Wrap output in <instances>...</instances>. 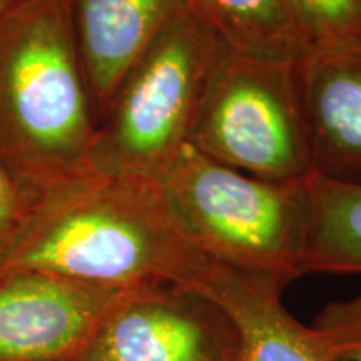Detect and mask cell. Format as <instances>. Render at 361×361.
I'll return each instance as SVG.
<instances>
[{
	"mask_svg": "<svg viewBox=\"0 0 361 361\" xmlns=\"http://www.w3.org/2000/svg\"><path fill=\"white\" fill-rule=\"evenodd\" d=\"M209 259L152 179L84 169L40 192L0 263L106 288H194Z\"/></svg>",
	"mask_w": 361,
	"mask_h": 361,
	"instance_id": "6da1fadb",
	"label": "cell"
},
{
	"mask_svg": "<svg viewBox=\"0 0 361 361\" xmlns=\"http://www.w3.org/2000/svg\"><path fill=\"white\" fill-rule=\"evenodd\" d=\"M97 116L69 0H39L0 24V161L37 197L89 169Z\"/></svg>",
	"mask_w": 361,
	"mask_h": 361,
	"instance_id": "7a4b0ae2",
	"label": "cell"
},
{
	"mask_svg": "<svg viewBox=\"0 0 361 361\" xmlns=\"http://www.w3.org/2000/svg\"><path fill=\"white\" fill-rule=\"evenodd\" d=\"M229 49L184 11L157 35L117 87L97 124L87 168L156 180L191 141Z\"/></svg>",
	"mask_w": 361,
	"mask_h": 361,
	"instance_id": "3957f363",
	"label": "cell"
},
{
	"mask_svg": "<svg viewBox=\"0 0 361 361\" xmlns=\"http://www.w3.org/2000/svg\"><path fill=\"white\" fill-rule=\"evenodd\" d=\"M156 183L176 219L209 259L284 284L306 274V180L283 184L255 178L188 144Z\"/></svg>",
	"mask_w": 361,
	"mask_h": 361,
	"instance_id": "277c9868",
	"label": "cell"
},
{
	"mask_svg": "<svg viewBox=\"0 0 361 361\" xmlns=\"http://www.w3.org/2000/svg\"><path fill=\"white\" fill-rule=\"evenodd\" d=\"M189 144L255 178L305 183L316 168L295 64L229 51Z\"/></svg>",
	"mask_w": 361,
	"mask_h": 361,
	"instance_id": "5b68a950",
	"label": "cell"
},
{
	"mask_svg": "<svg viewBox=\"0 0 361 361\" xmlns=\"http://www.w3.org/2000/svg\"><path fill=\"white\" fill-rule=\"evenodd\" d=\"M69 361H243L238 329L214 301L179 284L128 288Z\"/></svg>",
	"mask_w": 361,
	"mask_h": 361,
	"instance_id": "8992f818",
	"label": "cell"
},
{
	"mask_svg": "<svg viewBox=\"0 0 361 361\" xmlns=\"http://www.w3.org/2000/svg\"><path fill=\"white\" fill-rule=\"evenodd\" d=\"M123 291L39 271L2 273L0 361H69Z\"/></svg>",
	"mask_w": 361,
	"mask_h": 361,
	"instance_id": "52a82bcc",
	"label": "cell"
},
{
	"mask_svg": "<svg viewBox=\"0 0 361 361\" xmlns=\"http://www.w3.org/2000/svg\"><path fill=\"white\" fill-rule=\"evenodd\" d=\"M295 72L316 173H360L361 42L310 51Z\"/></svg>",
	"mask_w": 361,
	"mask_h": 361,
	"instance_id": "ba28073f",
	"label": "cell"
},
{
	"mask_svg": "<svg viewBox=\"0 0 361 361\" xmlns=\"http://www.w3.org/2000/svg\"><path fill=\"white\" fill-rule=\"evenodd\" d=\"M97 124L117 87L176 17L184 0H69Z\"/></svg>",
	"mask_w": 361,
	"mask_h": 361,
	"instance_id": "9c48e42d",
	"label": "cell"
},
{
	"mask_svg": "<svg viewBox=\"0 0 361 361\" xmlns=\"http://www.w3.org/2000/svg\"><path fill=\"white\" fill-rule=\"evenodd\" d=\"M288 284L213 261L196 290L214 301L238 329L245 361H338L313 328L283 303Z\"/></svg>",
	"mask_w": 361,
	"mask_h": 361,
	"instance_id": "30bf717a",
	"label": "cell"
},
{
	"mask_svg": "<svg viewBox=\"0 0 361 361\" xmlns=\"http://www.w3.org/2000/svg\"><path fill=\"white\" fill-rule=\"evenodd\" d=\"M231 52L296 64L310 52L288 0H184Z\"/></svg>",
	"mask_w": 361,
	"mask_h": 361,
	"instance_id": "8fae6325",
	"label": "cell"
},
{
	"mask_svg": "<svg viewBox=\"0 0 361 361\" xmlns=\"http://www.w3.org/2000/svg\"><path fill=\"white\" fill-rule=\"evenodd\" d=\"M306 194V274H361V183L314 173Z\"/></svg>",
	"mask_w": 361,
	"mask_h": 361,
	"instance_id": "7c38bea8",
	"label": "cell"
},
{
	"mask_svg": "<svg viewBox=\"0 0 361 361\" xmlns=\"http://www.w3.org/2000/svg\"><path fill=\"white\" fill-rule=\"evenodd\" d=\"M310 51L361 42L360 0H288Z\"/></svg>",
	"mask_w": 361,
	"mask_h": 361,
	"instance_id": "4fadbf2b",
	"label": "cell"
},
{
	"mask_svg": "<svg viewBox=\"0 0 361 361\" xmlns=\"http://www.w3.org/2000/svg\"><path fill=\"white\" fill-rule=\"evenodd\" d=\"M311 328L338 361H361V291L328 303Z\"/></svg>",
	"mask_w": 361,
	"mask_h": 361,
	"instance_id": "5bb4252c",
	"label": "cell"
},
{
	"mask_svg": "<svg viewBox=\"0 0 361 361\" xmlns=\"http://www.w3.org/2000/svg\"><path fill=\"white\" fill-rule=\"evenodd\" d=\"M35 200L17 184L0 161V263L19 236Z\"/></svg>",
	"mask_w": 361,
	"mask_h": 361,
	"instance_id": "9a60e30c",
	"label": "cell"
},
{
	"mask_svg": "<svg viewBox=\"0 0 361 361\" xmlns=\"http://www.w3.org/2000/svg\"><path fill=\"white\" fill-rule=\"evenodd\" d=\"M39 0H0V24Z\"/></svg>",
	"mask_w": 361,
	"mask_h": 361,
	"instance_id": "2e32d148",
	"label": "cell"
},
{
	"mask_svg": "<svg viewBox=\"0 0 361 361\" xmlns=\"http://www.w3.org/2000/svg\"><path fill=\"white\" fill-rule=\"evenodd\" d=\"M360 6H361V0H360Z\"/></svg>",
	"mask_w": 361,
	"mask_h": 361,
	"instance_id": "e0dca14e",
	"label": "cell"
},
{
	"mask_svg": "<svg viewBox=\"0 0 361 361\" xmlns=\"http://www.w3.org/2000/svg\"><path fill=\"white\" fill-rule=\"evenodd\" d=\"M243 361H245V360H243Z\"/></svg>",
	"mask_w": 361,
	"mask_h": 361,
	"instance_id": "ac0fdd59",
	"label": "cell"
}]
</instances>
